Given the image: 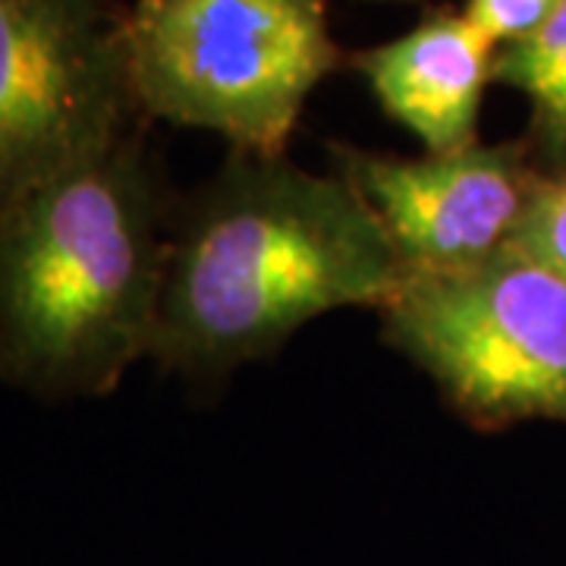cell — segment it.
Wrapping results in <instances>:
<instances>
[{
    "instance_id": "3",
    "label": "cell",
    "mask_w": 566,
    "mask_h": 566,
    "mask_svg": "<svg viewBox=\"0 0 566 566\" xmlns=\"http://www.w3.org/2000/svg\"><path fill=\"white\" fill-rule=\"evenodd\" d=\"M126 63L145 123L281 158L315 88L346 63L327 0H133Z\"/></svg>"
},
{
    "instance_id": "9",
    "label": "cell",
    "mask_w": 566,
    "mask_h": 566,
    "mask_svg": "<svg viewBox=\"0 0 566 566\" xmlns=\"http://www.w3.org/2000/svg\"><path fill=\"white\" fill-rule=\"evenodd\" d=\"M510 245L547 264L566 281V177L564 180L545 177L538 182Z\"/></svg>"
},
{
    "instance_id": "8",
    "label": "cell",
    "mask_w": 566,
    "mask_h": 566,
    "mask_svg": "<svg viewBox=\"0 0 566 566\" xmlns=\"http://www.w3.org/2000/svg\"><path fill=\"white\" fill-rule=\"evenodd\" d=\"M494 85H506L528 102L526 148L547 180L566 177V0L551 20L494 57Z\"/></svg>"
},
{
    "instance_id": "2",
    "label": "cell",
    "mask_w": 566,
    "mask_h": 566,
    "mask_svg": "<svg viewBox=\"0 0 566 566\" xmlns=\"http://www.w3.org/2000/svg\"><path fill=\"white\" fill-rule=\"evenodd\" d=\"M133 126L0 214V381L48 403L111 397L151 359L177 202Z\"/></svg>"
},
{
    "instance_id": "10",
    "label": "cell",
    "mask_w": 566,
    "mask_h": 566,
    "mask_svg": "<svg viewBox=\"0 0 566 566\" xmlns=\"http://www.w3.org/2000/svg\"><path fill=\"white\" fill-rule=\"evenodd\" d=\"M557 7L560 0H463L460 10L501 51L542 29Z\"/></svg>"
},
{
    "instance_id": "5",
    "label": "cell",
    "mask_w": 566,
    "mask_h": 566,
    "mask_svg": "<svg viewBox=\"0 0 566 566\" xmlns=\"http://www.w3.org/2000/svg\"><path fill=\"white\" fill-rule=\"evenodd\" d=\"M145 123L114 0H0V214Z\"/></svg>"
},
{
    "instance_id": "4",
    "label": "cell",
    "mask_w": 566,
    "mask_h": 566,
    "mask_svg": "<svg viewBox=\"0 0 566 566\" xmlns=\"http://www.w3.org/2000/svg\"><path fill=\"white\" fill-rule=\"evenodd\" d=\"M381 337L479 431L566 424V281L520 249L463 271L406 274Z\"/></svg>"
},
{
    "instance_id": "7",
    "label": "cell",
    "mask_w": 566,
    "mask_h": 566,
    "mask_svg": "<svg viewBox=\"0 0 566 566\" xmlns=\"http://www.w3.org/2000/svg\"><path fill=\"white\" fill-rule=\"evenodd\" d=\"M497 48L465 20L460 7H428L397 39L346 54L394 123L422 142L428 155L463 151L479 139Z\"/></svg>"
},
{
    "instance_id": "1",
    "label": "cell",
    "mask_w": 566,
    "mask_h": 566,
    "mask_svg": "<svg viewBox=\"0 0 566 566\" xmlns=\"http://www.w3.org/2000/svg\"><path fill=\"white\" fill-rule=\"evenodd\" d=\"M403 277L381 223L334 170L230 151L174 208L151 359L221 381L331 312H378Z\"/></svg>"
},
{
    "instance_id": "11",
    "label": "cell",
    "mask_w": 566,
    "mask_h": 566,
    "mask_svg": "<svg viewBox=\"0 0 566 566\" xmlns=\"http://www.w3.org/2000/svg\"><path fill=\"white\" fill-rule=\"evenodd\" d=\"M371 3H422V0H371Z\"/></svg>"
},
{
    "instance_id": "6",
    "label": "cell",
    "mask_w": 566,
    "mask_h": 566,
    "mask_svg": "<svg viewBox=\"0 0 566 566\" xmlns=\"http://www.w3.org/2000/svg\"><path fill=\"white\" fill-rule=\"evenodd\" d=\"M327 151L334 174L381 223L403 274L463 271L501 255L545 180L523 139L419 158L346 142Z\"/></svg>"
}]
</instances>
